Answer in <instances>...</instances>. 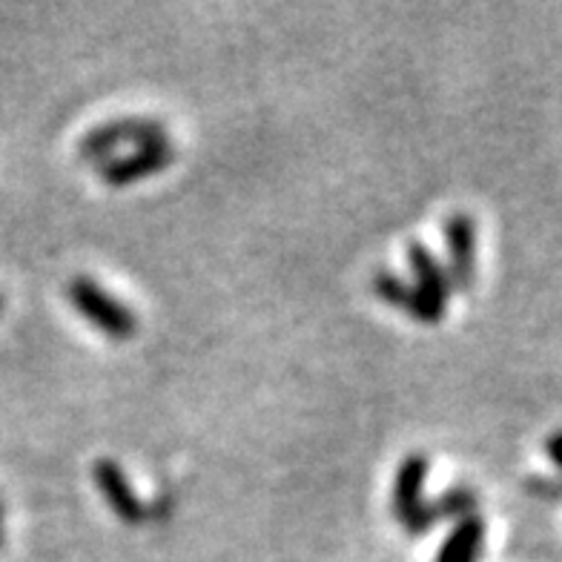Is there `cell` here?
Masks as SVG:
<instances>
[{
    "instance_id": "obj_6",
    "label": "cell",
    "mask_w": 562,
    "mask_h": 562,
    "mask_svg": "<svg viewBox=\"0 0 562 562\" xmlns=\"http://www.w3.org/2000/svg\"><path fill=\"white\" fill-rule=\"evenodd\" d=\"M373 290H376V296L382 299V302L400 307V311H405L407 316H414L422 325H439L445 318V311H448L442 304L430 302L428 296H422L414 284L402 281L400 276L391 273V270H379V273L373 276Z\"/></svg>"
},
{
    "instance_id": "obj_12",
    "label": "cell",
    "mask_w": 562,
    "mask_h": 562,
    "mask_svg": "<svg viewBox=\"0 0 562 562\" xmlns=\"http://www.w3.org/2000/svg\"><path fill=\"white\" fill-rule=\"evenodd\" d=\"M3 540H7V533H3V526H0V546H3Z\"/></svg>"
},
{
    "instance_id": "obj_5",
    "label": "cell",
    "mask_w": 562,
    "mask_h": 562,
    "mask_svg": "<svg viewBox=\"0 0 562 562\" xmlns=\"http://www.w3.org/2000/svg\"><path fill=\"white\" fill-rule=\"evenodd\" d=\"M92 476H95L98 491H101V496H104L115 517L130 522V526H138L140 519L147 517V508L135 494L133 482H130V476L124 474V468L115 459H98L95 468H92Z\"/></svg>"
},
{
    "instance_id": "obj_7",
    "label": "cell",
    "mask_w": 562,
    "mask_h": 562,
    "mask_svg": "<svg viewBox=\"0 0 562 562\" xmlns=\"http://www.w3.org/2000/svg\"><path fill=\"white\" fill-rule=\"evenodd\" d=\"M428 457L425 453H411V457L402 459L400 471H396V480H393V496L391 508L396 514L402 526L407 519L414 517L416 510L425 505L422 494H425V480H428Z\"/></svg>"
},
{
    "instance_id": "obj_14",
    "label": "cell",
    "mask_w": 562,
    "mask_h": 562,
    "mask_svg": "<svg viewBox=\"0 0 562 562\" xmlns=\"http://www.w3.org/2000/svg\"><path fill=\"white\" fill-rule=\"evenodd\" d=\"M0 311H3V296H0Z\"/></svg>"
},
{
    "instance_id": "obj_4",
    "label": "cell",
    "mask_w": 562,
    "mask_h": 562,
    "mask_svg": "<svg viewBox=\"0 0 562 562\" xmlns=\"http://www.w3.org/2000/svg\"><path fill=\"white\" fill-rule=\"evenodd\" d=\"M445 245H448V276L451 284L468 290L476 279V224L468 213H453L445 222Z\"/></svg>"
},
{
    "instance_id": "obj_1",
    "label": "cell",
    "mask_w": 562,
    "mask_h": 562,
    "mask_svg": "<svg viewBox=\"0 0 562 562\" xmlns=\"http://www.w3.org/2000/svg\"><path fill=\"white\" fill-rule=\"evenodd\" d=\"M67 296L75 311L81 313L89 325L98 327L101 334L110 336V339H133L138 334L135 313L124 302L112 296V293H106L98 281L78 276V279L69 281Z\"/></svg>"
},
{
    "instance_id": "obj_3",
    "label": "cell",
    "mask_w": 562,
    "mask_h": 562,
    "mask_svg": "<svg viewBox=\"0 0 562 562\" xmlns=\"http://www.w3.org/2000/svg\"><path fill=\"white\" fill-rule=\"evenodd\" d=\"M176 158V149H172L170 140H158V144H144V147H135L133 153H126L121 158H106L101 164V178H104L110 187H130L140 178L156 176V172L167 170Z\"/></svg>"
},
{
    "instance_id": "obj_11",
    "label": "cell",
    "mask_w": 562,
    "mask_h": 562,
    "mask_svg": "<svg viewBox=\"0 0 562 562\" xmlns=\"http://www.w3.org/2000/svg\"><path fill=\"white\" fill-rule=\"evenodd\" d=\"M546 453L548 459L560 468V474H562V430H554V434L546 439Z\"/></svg>"
},
{
    "instance_id": "obj_10",
    "label": "cell",
    "mask_w": 562,
    "mask_h": 562,
    "mask_svg": "<svg viewBox=\"0 0 562 562\" xmlns=\"http://www.w3.org/2000/svg\"><path fill=\"white\" fill-rule=\"evenodd\" d=\"M528 491H531L533 496H540V499H546V503H551V499H562V480H548V476H533V480H528Z\"/></svg>"
},
{
    "instance_id": "obj_13",
    "label": "cell",
    "mask_w": 562,
    "mask_h": 562,
    "mask_svg": "<svg viewBox=\"0 0 562 562\" xmlns=\"http://www.w3.org/2000/svg\"><path fill=\"white\" fill-rule=\"evenodd\" d=\"M0 517H3V499H0Z\"/></svg>"
},
{
    "instance_id": "obj_8",
    "label": "cell",
    "mask_w": 562,
    "mask_h": 562,
    "mask_svg": "<svg viewBox=\"0 0 562 562\" xmlns=\"http://www.w3.org/2000/svg\"><path fill=\"white\" fill-rule=\"evenodd\" d=\"M407 265H411V273H414L416 284L422 296H428L430 302L448 307V299H451V276H448V267L437 259V252L430 250L428 245L422 241H411L407 245Z\"/></svg>"
},
{
    "instance_id": "obj_9",
    "label": "cell",
    "mask_w": 562,
    "mask_h": 562,
    "mask_svg": "<svg viewBox=\"0 0 562 562\" xmlns=\"http://www.w3.org/2000/svg\"><path fill=\"white\" fill-rule=\"evenodd\" d=\"M485 546V519L480 514H468L457 519V528L448 533L434 562H476Z\"/></svg>"
},
{
    "instance_id": "obj_2",
    "label": "cell",
    "mask_w": 562,
    "mask_h": 562,
    "mask_svg": "<svg viewBox=\"0 0 562 562\" xmlns=\"http://www.w3.org/2000/svg\"><path fill=\"white\" fill-rule=\"evenodd\" d=\"M158 140H167V130H164L161 121L153 119H119L106 121V124L89 130L87 135L78 144V156L83 161H101L104 164L110 158V153H115L124 144H135V147H144V144H158Z\"/></svg>"
}]
</instances>
